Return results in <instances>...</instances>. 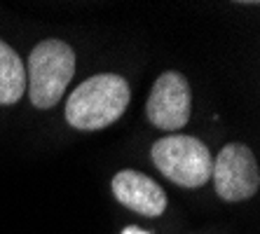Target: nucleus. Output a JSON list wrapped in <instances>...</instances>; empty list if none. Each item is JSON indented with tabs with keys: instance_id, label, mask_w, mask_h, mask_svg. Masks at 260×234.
Instances as JSON below:
<instances>
[{
	"instance_id": "nucleus-1",
	"label": "nucleus",
	"mask_w": 260,
	"mask_h": 234,
	"mask_svg": "<svg viewBox=\"0 0 260 234\" xmlns=\"http://www.w3.org/2000/svg\"><path fill=\"white\" fill-rule=\"evenodd\" d=\"M129 106V84L113 73L85 80L66 103V120L82 131H96L120 120Z\"/></svg>"
},
{
	"instance_id": "nucleus-2",
	"label": "nucleus",
	"mask_w": 260,
	"mask_h": 234,
	"mask_svg": "<svg viewBox=\"0 0 260 234\" xmlns=\"http://www.w3.org/2000/svg\"><path fill=\"white\" fill-rule=\"evenodd\" d=\"M75 75V54L66 42L43 40L28 56L26 87L36 108H52Z\"/></svg>"
},
{
	"instance_id": "nucleus-3",
	"label": "nucleus",
	"mask_w": 260,
	"mask_h": 234,
	"mask_svg": "<svg viewBox=\"0 0 260 234\" xmlns=\"http://www.w3.org/2000/svg\"><path fill=\"white\" fill-rule=\"evenodd\" d=\"M152 164L171 183L183 187H200L209 183L213 169V157L200 138L167 136L152 145Z\"/></svg>"
},
{
	"instance_id": "nucleus-4",
	"label": "nucleus",
	"mask_w": 260,
	"mask_h": 234,
	"mask_svg": "<svg viewBox=\"0 0 260 234\" xmlns=\"http://www.w3.org/2000/svg\"><path fill=\"white\" fill-rule=\"evenodd\" d=\"M211 178L216 192L225 202H242L253 197L260 185V171L253 152L246 145L230 143L213 157Z\"/></svg>"
},
{
	"instance_id": "nucleus-5",
	"label": "nucleus",
	"mask_w": 260,
	"mask_h": 234,
	"mask_svg": "<svg viewBox=\"0 0 260 234\" xmlns=\"http://www.w3.org/2000/svg\"><path fill=\"white\" fill-rule=\"evenodd\" d=\"M148 120L157 129L176 131L190 120L192 98H190V84L181 73H164L159 75L148 98Z\"/></svg>"
},
{
	"instance_id": "nucleus-6",
	"label": "nucleus",
	"mask_w": 260,
	"mask_h": 234,
	"mask_svg": "<svg viewBox=\"0 0 260 234\" xmlns=\"http://www.w3.org/2000/svg\"><path fill=\"white\" fill-rule=\"evenodd\" d=\"M113 192L120 204L141 216H159L167 209V194L162 187L132 169H124L113 178Z\"/></svg>"
},
{
	"instance_id": "nucleus-7",
	"label": "nucleus",
	"mask_w": 260,
	"mask_h": 234,
	"mask_svg": "<svg viewBox=\"0 0 260 234\" xmlns=\"http://www.w3.org/2000/svg\"><path fill=\"white\" fill-rule=\"evenodd\" d=\"M26 91V68L10 45L0 40V106H12Z\"/></svg>"
},
{
	"instance_id": "nucleus-8",
	"label": "nucleus",
	"mask_w": 260,
	"mask_h": 234,
	"mask_svg": "<svg viewBox=\"0 0 260 234\" xmlns=\"http://www.w3.org/2000/svg\"><path fill=\"white\" fill-rule=\"evenodd\" d=\"M122 234H150V232H145V229H139V227H127Z\"/></svg>"
}]
</instances>
